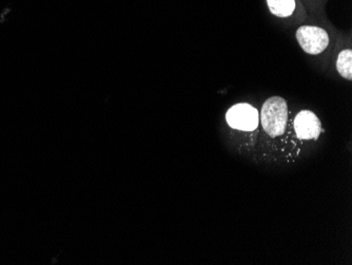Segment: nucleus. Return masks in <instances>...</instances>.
<instances>
[{
  "instance_id": "nucleus-6",
  "label": "nucleus",
  "mask_w": 352,
  "mask_h": 265,
  "mask_svg": "<svg viewBox=\"0 0 352 265\" xmlns=\"http://www.w3.org/2000/svg\"><path fill=\"white\" fill-rule=\"evenodd\" d=\"M352 51L350 49L342 51L338 56V72L346 80H352Z\"/></svg>"
},
{
  "instance_id": "nucleus-1",
  "label": "nucleus",
  "mask_w": 352,
  "mask_h": 265,
  "mask_svg": "<svg viewBox=\"0 0 352 265\" xmlns=\"http://www.w3.org/2000/svg\"><path fill=\"white\" fill-rule=\"evenodd\" d=\"M263 131L267 138L278 141L288 126V106L280 96H272L263 105L260 114Z\"/></svg>"
},
{
  "instance_id": "nucleus-4",
  "label": "nucleus",
  "mask_w": 352,
  "mask_h": 265,
  "mask_svg": "<svg viewBox=\"0 0 352 265\" xmlns=\"http://www.w3.org/2000/svg\"><path fill=\"white\" fill-rule=\"evenodd\" d=\"M296 136L302 141L318 140L322 132V123L318 116L309 110H302L294 120Z\"/></svg>"
},
{
  "instance_id": "nucleus-2",
  "label": "nucleus",
  "mask_w": 352,
  "mask_h": 265,
  "mask_svg": "<svg viewBox=\"0 0 352 265\" xmlns=\"http://www.w3.org/2000/svg\"><path fill=\"white\" fill-rule=\"evenodd\" d=\"M227 123L233 129L253 131L260 123V114L254 107L246 103L234 105L226 114Z\"/></svg>"
},
{
  "instance_id": "nucleus-3",
  "label": "nucleus",
  "mask_w": 352,
  "mask_h": 265,
  "mask_svg": "<svg viewBox=\"0 0 352 265\" xmlns=\"http://www.w3.org/2000/svg\"><path fill=\"white\" fill-rule=\"evenodd\" d=\"M296 39L304 52L311 55L320 54L329 45L328 33L314 25H302L296 31Z\"/></svg>"
},
{
  "instance_id": "nucleus-5",
  "label": "nucleus",
  "mask_w": 352,
  "mask_h": 265,
  "mask_svg": "<svg viewBox=\"0 0 352 265\" xmlns=\"http://www.w3.org/2000/svg\"><path fill=\"white\" fill-rule=\"evenodd\" d=\"M271 13L278 17H288L296 10V0H267Z\"/></svg>"
}]
</instances>
